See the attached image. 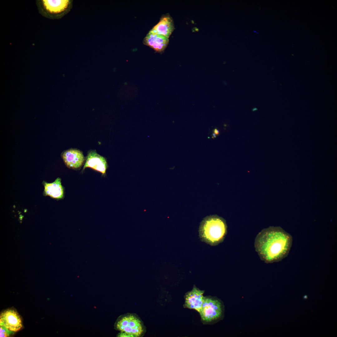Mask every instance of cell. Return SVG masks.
I'll list each match as a JSON object with an SVG mask.
<instances>
[{
    "instance_id": "1",
    "label": "cell",
    "mask_w": 337,
    "mask_h": 337,
    "mask_svg": "<svg viewBox=\"0 0 337 337\" xmlns=\"http://www.w3.org/2000/svg\"><path fill=\"white\" fill-rule=\"evenodd\" d=\"M292 237L279 227L264 229L256 236L254 246L261 260L266 263L281 261L291 250Z\"/></svg>"
},
{
    "instance_id": "2",
    "label": "cell",
    "mask_w": 337,
    "mask_h": 337,
    "mask_svg": "<svg viewBox=\"0 0 337 337\" xmlns=\"http://www.w3.org/2000/svg\"><path fill=\"white\" fill-rule=\"evenodd\" d=\"M199 231L203 240L215 245L223 240L227 232V226L222 218L217 216H210L202 221Z\"/></svg>"
},
{
    "instance_id": "3",
    "label": "cell",
    "mask_w": 337,
    "mask_h": 337,
    "mask_svg": "<svg viewBox=\"0 0 337 337\" xmlns=\"http://www.w3.org/2000/svg\"><path fill=\"white\" fill-rule=\"evenodd\" d=\"M71 4L69 0L36 1L39 12L43 17L51 19L59 18L66 14Z\"/></svg>"
},
{
    "instance_id": "4",
    "label": "cell",
    "mask_w": 337,
    "mask_h": 337,
    "mask_svg": "<svg viewBox=\"0 0 337 337\" xmlns=\"http://www.w3.org/2000/svg\"><path fill=\"white\" fill-rule=\"evenodd\" d=\"M117 329L131 337H139L144 330L142 323L136 316L130 314L125 316L117 322Z\"/></svg>"
},
{
    "instance_id": "5",
    "label": "cell",
    "mask_w": 337,
    "mask_h": 337,
    "mask_svg": "<svg viewBox=\"0 0 337 337\" xmlns=\"http://www.w3.org/2000/svg\"><path fill=\"white\" fill-rule=\"evenodd\" d=\"M222 304L218 300L206 297L199 313L202 320L206 322L215 320L222 315Z\"/></svg>"
},
{
    "instance_id": "6",
    "label": "cell",
    "mask_w": 337,
    "mask_h": 337,
    "mask_svg": "<svg viewBox=\"0 0 337 337\" xmlns=\"http://www.w3.org/2000/svg\"><path fill=\"white\" fill-rule=\"evenodd\" d=\"M0 326L12 332H17L22 327L20 315L15 310L8 309L2 312L0 315Z\"/></svg>"
},
{
    "instance_id": "7",
    "label": "cell",
    "mask_w": 337,
    "mask_h": 337,
    "mask_svg": "<svg viewBox=\"0 0 337 337\" xmlns=\"http://www.w3.org/2000/svg\"><path fill=\"white\" fill-rule=\"evenodd\" d=\"M204 293V291L194 286L191 291L185 295L184 307L194 309L199 313L205 298L203 295Z\"/></svg>"
},
{
    "instance_id": "8",
    "label": "cell",
    "mask_w": 337,
    "mask_h": 337,
    "mask_svg": "<svg viewBox=\"0 0 337 337\" xmlns=\"http://www.w3.org/2000/svg\"><path fill=\"white\" fill-rule=\"evenodd\" d=\"M61 156L66 165L74 169L80 168L85 160L82 153L76 149H71L65 150L62 153Z\"/></svg>"
},
{
    "instance_id": "9",
    "label": "cell",
    "mask_w": 337,
    "mask_h": 337,
    "mask_svg": "<svg viewBox=\"0 0 337 337\" xmlns=\"http://www.w3.org/2000/svg\"><path fill=\"white\" fill-rule=\"evenodd\" d=\"M108 167L106 159L94 151L89 152L83 170L90 168L105 175Z\"/></svg>"
},
{
    "instance_id": "10",
    "label": "cell",
    "mask_w": 337,
    "mask_h": 337,
    "mask_svg": "<svg viewBox=\"0 0 337 337\" xmlns=\"http://www.w3.org/2000/svg\"><path fill=\"white\" fill-rule=\"evenodd\" d=\"M168 38L161 35L149 32L144 39V43L156 51L161 52L167 47Z\"/></svg>"
},
{
    "instance_id": "11",
    "label": "cell",
    "mask_w": 337,
    "mask_h": 337,
    "mask_svg": "<svg viewBox=\"0 0 337 337\" xmlns=\"http://www.w3.org/2000/svg\"><path fill=\"white\" fill-rule=\"evenodd\" d=\"M174 29L173 19L167 14L161 17L159 23L149 32L161 35L168 38Z\"/></svg>"
},
{
    "instance_id": "12",
    "label": "cell",
    "mask_w": 337,
    "mask_h": 337,
    "mask_svg": "<svg viewBox=\"0 0 337 337\" xmlns=\"http://www.w3.org/2000/svg\"><path fill=\"white\" fill-rule=\"evenodd\" d=\"M43 184L44 195L56 199H61L63 197L64 189L60 178H58L52 183L45 182Z\"/></svg>"
},
{
    "instance_id": "13",
    "label": "cell",
    "mask_w": 337,
    "mask_h": 337,
    "mask_svg": "<svg viewBox=\"0 0 337 337\" xmlns=\"http://www.w3.org/2000/svg\"><path fill=\"white\" fill-rule=\"evenodd\" d=\"M12 332L10 331L5 327L0 326V337H7L9 336L10 334Z\"/></svg>"
},
{
    "instance_id": "14",
    "label": "cell",
    "mask_w": 337,
    "mask_h": 337,
    "mask_svg": "<svg viewBox=\"0 0 337 337\" xmlns=\"http://www.w3.org/2000/svg\"><path fill=\"white\" fill-rule=\"evenodd\" d=\"M118 336H119V337H130V336L129 335H128V334H126V333H124V332H121V333L120 334H119V335Z\"/></svg>"
},
{
    "instance_id": "15",
    "label": "cell",
    "mask_w": 337,
    "mask_h": 337,
    "mask_svg": "<svg viewBox=\"0 0 337 337\" xmlns=\"http://www.w3.org/2000/svg\"><path fill=\"white\" fill-rule=\"evenodd\" d=\"M214 133L216 135H218L219 134V132L217 129H215L213 130Z\"/></svg>"
},
{
    "instance_id": "16",
    "label": "cell",
    "mask_w": 337,
    "mask_h": 337,
    "mask_svg": "<svg viewBox=\"0 0 337 337\" xmlns=\"http://www.w3.org/2000/svg\"><path fill=\"white\" fill-rule=\"evenodd\" d=\"M216 135L214 133H213L212 138H215L216 137Z\"/></svg>"
}]
</instances>
